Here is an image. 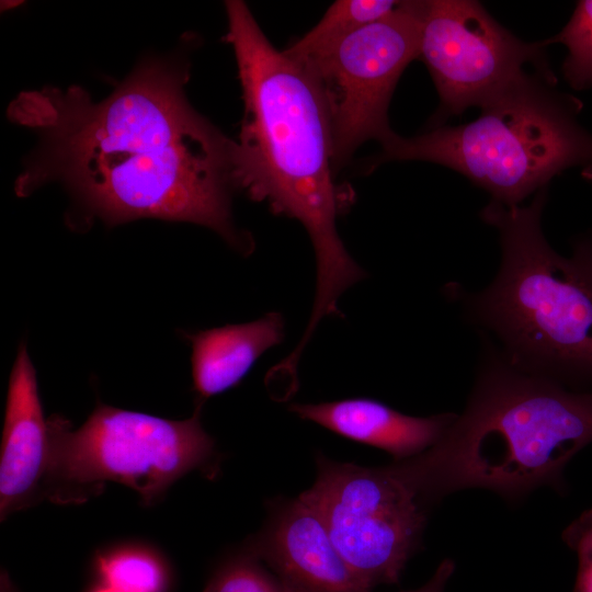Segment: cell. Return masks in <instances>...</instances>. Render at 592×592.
<instances>
[{"label":"cell","instance_id":"cell-10","mask_svg":"<svg viewBox=\"0 0 592 592\" xmlns=\"http://www.w3.org/2000/svg\"><path fill=\"white\" fill-rule=\"evenodd\" d=\"M246 549L265 561L285 592H372L334 547L319 514L299 497L270 503Z\"/></svg>","mask_w":592,"mask_h":592},{"label":"cell","instance_id":"cell-15","mask_svg":"<svg viewBox=\"0 0 592 592\" xmlns=\"http://www.w3.org/2000/svg\"><path fill=\"white\" fill-rule=\"evenodd\" d=\"M95 567L104 585L119 592H166L169 572L162 559L140 547H122L98 556Z\"/></svg>","mask_w":592,"mask_h":592},{"label":"cell","instance_id":"cell-21","mask_svg":"<svg viewBox=\"0 0 592 592\" xmlns=\"http://www.w3.org/2000/svg\"><path fill=\"white\" fill-rule=\"evenodd\" d=\"M90 592H119V591H117V590H115L113 588H110L107 585L102 584L99 588H95V589L91 590Z\"/></svg>","mask_w":592,"mask_h":592},{"label":"cell","instance_id":"cell-16","mask_svg":"<svg viewBox=\"0 0 592 592\" xmlns=\"http://www.w3.org/2000/svg\"><path fill=\"white\" fill-rule=\"evenodd\" d=\"M545 43H561L567 47L562 73L573 89L592 87V0L579 1L566 26Z\"/></svg>","mask_w":592,"mask_h":592},{"label":"cell","instance_id":"cell-13","mask_svg":"<svg viewBox=\"0 0 592 592\" xmlns=\"http://www.w3.org/2000/svg\"><path fill=\"white\" fill-rule=\"evenodd\" d=\"M284 337V320L270 312L254 321L187 334L196 392L207 399L236 386L257 360Z\"/></svg>","mask_w":592,"mask_h":592},{"label":"cell","instance_id":"cell-3","mask_svg":"<svg viewBox=\"0 0 592 592\" xmlns=\"http://www.w3.org/2000/svg\"><path fill=\"white\" fill-rule=\"evenodd\" d=\"M591 443V389L523 372L488 349L463 413L434 446L394 463L425 505L477 488L517 501L544 486L565 491L566 466Z\"/></svg>","mask_w":592,"mask_h":592},{"label":"cell","instance_id":"cell-18","mask_svg":"<svg viewBox=\"0 0 592 592\" xmlns=\"http://www.w3.org/2000/svg\"><path fill=\"white\" fill-rule=\"evenodd\" d=\"M561 538L577 556L573 592H592V508L577 516L562 531Z\"/></svg>","mask_w":592,"mask_h":592},{"label":"cell","instance_id":"cell-6","mask_svg":"<svg viewBox=\"0 0 592 592\" xmlns=\"http://www.w3.org/2000/svg\"><path fill=\"white\" fill-rule=\"evenodd\" d=\"M47 422L45 480L55 489L92 490V485L115 481L151 504L214 455L215 443L201 424L200 409L189 419L169 420L99 405L75 431L58 415Z\"/></svg>","mask_w":592,"mask_h":592},{"label":"cell","instance_id":"cell-9","mask_svg":"<svg viewBox=\"0 0 592 592\" xmlns=\"http://www.w3.org/2000/svg\"><path fill=\"white\" fill-rule=\"evenodd\" d=\"M545 47L514 36L477 1H423L418 58L435 84L441 121L480 107L531 71H551Z\"/></svg>","mask_w":592,"mask_h":592},{"label":"cell","instance_id":"cell-14","mask_svg":"<svg viewBox=\"0 0 592 592\" xmlns=\"http://www.w3.org/2000/svg\"><path fill=\"white\" fill-rule=\"evenodd\" d=\"M399 3L395 0H338L309 32L283 52L299 65L308 66L349 35L392 12Z\"/></svg>","mask_w":592,"mask_h":592},{"label":"cell","instance_id":"cell-17","mask_svg":"<svg viewBox=\"0 0 592 592\" xmlns=\"http://www.w3.org/2000/svg\"><path fill=\"white\" fill-rule=\"evenodd\" d=\"M203 592H285L278 579L248 549L224 562Z\"/></svg>","mask_w":592,"mask_h":592},{"label":"cell","instance_id":"cell-12","mask_svg":"<svg viewBox=\"0 0 592 592\" xmlns=\"http://www.w3.org/2000/svg\"><path fill=\"white\" fill-rule=\"evenodd\" d=\"M289 410L341 436L389 453L395 462L414 457L434 446L457 414L412 417L368 398L321 403H294Z\"/></svg>","mask_w":592,"mask_h":592},{"label":"cell","instance_id":"cell-7","mask_svg":"<svg viewBox=\"0 0 592 592\" xmlns=\"http://www.w3.org/2000/svg\"><path fill=\"white\" fill-rule=\"evenodd\" d=\"M317 478L299 498L322 519L344 561L372 590L398 583L418 550L428 506L395 464L364 467L317 455Z\"/></svg>","mask_w":592,"mask_h":592},{"label":"cell","instance_id":"cell-11","mask_svg":"<svg viewBox=\"0 0 592 592\" xmlns=\"http://www.w3.org/2000/svg\"><path fill=\"white\" fill-rule=\"evenodd\" d=\"M49 434L36 373L26 346L19 348L9 382L0 459V515L27 505L46 478Z\"/></svg>","mask_w":592,"mask_h":592},{"label":"cell","instance_id":"cell-20","mask_svg":"<svg viewBox=\"0 0 592 592\" xmlns=\"http://www.w3.org/2000/svg\"><path fill=\"white\" fill-rule=\"evenodd\" d=\"M1 592H16L7 573L1 574Z\"/></svg>","mask_w":592,"mask_h":592},{"label":"cell","instance_id":"cell-4","mask_svg":"<svg viewBox=\"0 0 592 592\" xmlns=\"http://www.w3.org/2000/svg\"><path fill=\"white\" fill-rule=\"evenodd\" d=\"M547 187L526 206L491 201L481 218L500 235L498 275L481 293L466 296L474 321L502 343L516 368L569 388L592 387V237L572 255L558 254L542 231Z\"/></svg>","mask_w":592,"mask_h":592},{"label":"cell","instance_id":"cell-19","mask_svg":"<svg viewBox=\"0 0 592 592\" xmlns=\"http://www.w3.org/2000/svg\"><path fill=\"white\" fill-rule=\"evenodd\" d=\"M455 570V563L451 559H444L435 570L431 579L422 587L401 592H444L449 578Z\"/></svg>","mask_w":592,"mask_h":592},{"label":"cell","instance_id":"cell-5","mask_svg":"<svg viewBox=\"0 0 592 592\" xmlns=\"http://www.w3.org/2000/svg\"><path fill=\"white\" fill-rule=\"evenodd\" d=\"M555 86L553 71H531L483 103L469 123L409 138L394 132L373 167L390 160L442 164L491 201L519 205L566 169L592 172V134L578 121L582 104Z\"/></svg>","mask_w":592,"mask_h":592},{"label":"cell","instance_id":"cell-8","mask_svg":"<svg viewBox=\"0 0 592 592\" xmlns=\"http://www.w3.org/2000/svg\"><path fill=\"white\" fill-rule=\"evenodd\" d=\"M423 1H400L386 16L345 37L305 67L328 109L335 171L365 141L394 130L388 106L406 67L419 57Z\"/></svg>","mask_w":592,"mask_h":592},{"label":"cell","instance_id":"cell-1","mask_svg":"<svg viewBox=\"0 0 592 592\" xmlns=\"http://www.w3.org/2000/svg\"><path fill=\"white\" fill-rule=\"evenodd\" d=\"M187 67L146 61L101 102L77 86L22 92L12 121L41 136L20 195L57 180L92 218L208 227L243 248L230 209L234 140L187 102Z\"/></svg>","mask_w":592,"mask_h":592},{"label":"cell","instance_id":"cell-2","mask_svg":"<svg viewBox=\"0 0 592 592\" xmlns=\"http://www.w3.org/2000/svg\"><path fill=\"white\" fill-rule=\"evenodd\" d=\"M244 114L234 140L232 184L278 215L297 219L317 260V291L306 334L365 272L346 251L337 219L348 206L334 179L333 137L322 92L311 73L277 50L243 1L225 2Z\"/></svg>","mask_w":592,"mask_h":592}]
</instances>
